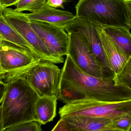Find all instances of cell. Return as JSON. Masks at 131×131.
<instances>
[{"label":"cell","mask_w":131,"mask_h":131,"mask_svg":"<svg viewBox=\"0 0 131 131\" xmlns=\"http://www.w3.org/2000/svg\"><path fill=\"white\" fill-rule=\"evenodd\" d=\"M61 69L60 88H68L86 97L109 102L131 100V89L121 85L115 75L109 78H97L86 74L67 55Z\"/></svg>","instance_id":"obj_1"},{"label":"cell","mask_w":131,"mask_h":131,"mask_svg":"<svg viewBox=\"0 0 131 131\" xmlns=\"http://www.w3.org/2000/svg\"><path fill=\"white\" fill-rule=\"evenodd\" d=\"M6 88L2 102L4 129L27 122L35 121V105L39 97L22 78L6 81Z\"/></svg>","instance_id":"obj_2"},{"label":"cell","mask_w":131,"mask_h":131,"mask_svg":"<svg viewBox=\"0 0 131 131\" xmlns=\"http://www.w3.org/2000/svg\"><path fill=\"white\" fill-rule=\"evenodd\" d=\"M76 15L103 25L131 28V0H79Z\"/></svg>","instance_id":"obj_3"},{"label":"cell","mask_w":131,"mask_h":131,"mask_svg":"<svg viewBox=\"0 0 131 131\" xmlns=\"http://www.w3.org/2000/svg\"><path fill=\"white\" fill-rule=\"evenodd\" d=\"M61 75V70L55 64L41 61L24 69L5 74L0 80L5 82L13 78H22L39 97H55L58 100Z\"/></svg>","instance_id":"obj_4"},{"label":"cell","mask_w":131,"mask_h":131,"mask_svg":"<svg viewBox=\"0 0 131 131\" xmlns=\"http://www.w3.org/2000/svg\"><path fill=\"white\" fill-rule=\"evenodd\" d=\"M128 113H131V100L109 102L87 98L65 104L58 111L61 118L82 116L112 119Z\"/></svg>","instance_id":"obj_5"},{"label":"cell","mask_w":131,"mask_h":131,"mask_svg":"<svg viewBox=\"0 0 131 131\" xmlns=\"http://www.w3.org/2000/svg\"><path fill=\"white\" fill-rule=\"evenodd\" d=\"M67 34L69 36L67 55L82 71L102 78H110L115 75L113 72L104 68L81 33L72 31Z\"/></svg>","instance_id":"obj_6"},{"label":"cell","mask_w":131,"mask_h":131,"mask_svg":"<svg viewBox=\"0 0 131 131\" xmlns=\"http://www.w3.org/2000/svg\"><path fill=\"white\" fill-rule=\"evenodd\" d=\"M2 14L5 20L29 44L34 53L42 60L55 64L64 62L63 57H55L49 52L32 27L25 13L5 8Z\"/></svg>","instance_id":"obj_7"},{"label":"cell","mask_w":131,"mask_h":131,"mask_svg":"<svg viewBox=\"0 0 131 131\" xmlns=\"http://www.w3.org/2000/svg\"><path fill=\"white\" fill-rule=\"evenodd\" d=\"M41 61L44 60L32 51L0 38L2 75L24 69Z\"/></svg>","instance_id":"obj_8"},{"label":"cell","mask_w":131,"mask_h":131,"mask_svg":"<svg viewBox=\"0 0 131 131\" xmlns=\"http://www.w3.org/2000/svg\"><path fill=\"white\" fill-rule=\"evenodd\" d=\"M29 23L49 52L55 57L67 55L69 36L63 27L39 21Z\"/></svg>","instance_id":"obj_9"},{"label":"cell","mask_w":131,"mask_h":131,"mask_svg":"<svg viewBox=\"0 0 131 131\" xmlns=\"http://www.w3.org/2000/svg\"><path fill=\"white\" fill-rule=\"evenodd\" d=\"M101 25V24L91 19L76 16L63 28L67 33L72 31L81 33L104 68L107 71L113 72L109 68L102 47L99 34V28Z\"/></svg>","instance_id":"obj_10"},{"label":"cell","mask_w":131,"mask_h":131,"mask_svg":"<svg viewBox=\"0 0 131 131\" xmlns=\"http://www.w3.org/2000/svg\"><path fill=\"white\" fill-rule=\"evenodd\" d=\"M102 47L110 69L115 75L119 74L131 58L122 53L108 36L102 25L99 30Z\"/></svg>","instance_id":"obj_11"},{"label":"cell","mask_w":131,"mask_h":131,"mask_svg":"<svg viewBox=\"0 0 131 131\" xmlns=\"http://www.w3.org/2000/svg\"><path fill=\"white\" fill-rule=\"evenodd\" d=\"M30 21H39L64 27L75 19L76 15L68 11L45 5L37 12L25 14Z\"/></svg>","instance_id":"obj_12"},{"label":"cell","mask_w":131,"mask_h":131,"mask_svg":"<svg viewBox=\"0 0 131 131\" xmlns=\"http://www.w3.org/2000/svg\"><path fill=\"white\" fill-rule=\"evenodd\" d=\"M103 29L118 49L131 57V35L129 28L125 27L103 25Z\"/></svg>","instance_id":"obj_13"},{"label":"cell","mask_w":131,"mask_h":131,"mask_svg":"<svg viewBox=\"0 0 131 131\" xmlns=\"http://www.w3.org/2000/svg\"><path fill=\"white\" fill-rule=\"evenodd\" d=\"M57 100L55 97H39L35 105V121L42 125L52 121L56 117Z\"/></svg>","instance_id":"obj_14"},{"label":"cell","mask_w":131,"mask_h":131,"mask_svg":"<svg viewBox=\"0 0 131 131\" xmlns=\"http://www.w3.org/2000/svg\"><path fill=\"white\" fill-rule=\"evenodd\" d=\"M79 128L81 131H93L105 127L112 119L87 116H68L61 118Z\"/></svg>","instance_id":"obj_15"},{"label":"cell","mask_w":131,"mask_h":131,"mask_svg":"<svg viewBox=\"0 0 131 131\" xmlns=\"http://www.w3.org/2000/svg\"><path fill=\"white\" fill-rule=\"evenodd\" d=\"M0 38L34 52L29 44L5 20L2 14L0 15Z\"/></svg>","instance_id":"obj_16"},{"label":"cell","mask_w":131,"mask_h":131,"mask_svg":"<svg viewBox=\"0 0 131 131\" xmlns=\"http://www.w3.org/2000/svg\"><path fill=\"white\" fill-rule=\"evenodd\" d=\"M46 0H20L15 4L14 10L18 12L27 11L35 13L41 9L46 4Z\"/></svg>","instance_id":"obj_17"},{"label":"cell","mask_w":131,"mask_h":131,"mask_svg":"<svg viewBox=\"0 0 131 131\" xmlns=\"http://www.w3.org/2000/svg\"><path fill=\"white\" fill-rule=\"evenodd\" d=\"M105 127L122 131H131V113H126L113 118Z\"/></svg>","instance_id":"obj_18"},{"label":"cell","mask_w":131,"mask_h":131,"mask_svg":"<svg viewBox=\"0 0 131 131\" xmlns=\"http://www.w3.org/2000/svg\"><path fill=\"white\" fill-rule=\"evenodd\" d=\"M86 97L81 93L70 88L59 89L58 100L65 104L85 99Z\"/></svg>","instance_id":"obj_19"},{"label":"cell","mask_w":131,"mask_h":131,"mask_svg":"<svg viewBox=\"0 0 131 131\" xmlns=\"http://www.w3.org/2000/svg\"><path fill=\"white\" fill-rule=\"evenodd\" d=\"M41 125L37 122L32 121L10 126L2 131H42Z\"/></svg>","instance_id":"obj_20"},{"label":"cell","mask_w":131,"mask_h":131,"mask_svg":"<svg viewBox=\"0 0 131 131\" xmlns=\"http://www.w3.org/2000/svg\"><path fill=\"white\" fill-rule=\"evenodd\" d=\"M115 77L118 84L131 89V58L121 71Z\"/></svg>","instance_id":"obj_21"},{"label":"cell","mask_w":131,"mask_h":131,"mask_svg":"<svg viewBox=\"0 0 131 131\" xmlns=\"http://www.w3.org/2000/svg\"><path fill=\"white\" fill-rule=\"evenodd\" d=\"M51 131H81L78 128L61 118Z\"/></svg>","instance_id":"obj_22"},{"label":"cell","mask_w":131,"mask_h":131,"mask_svg":"<svg viewBox=\"0 0 131 131\" xmlns=\"http://www.w3.org/2000/svg\"><path fill=\"white\" fill-rule=\"evenodd\" d=\"M67 2V0H46V4L54 8H61L64 9V4Z\"/></svg>","instance_id":"obj_23"},{"label":"cell","mask_w":131,"mask_h":131,"mask_svg":"<svg viewBox=\"0 0 131 131\" xmlns=\"http://www.w3.org/2000/svg\"><path fill=\"white\" fill-rule=\"evenodd\" d=\"M19 1L20 0H0V4L4 8H5L14 5Z\"/></svg>","instance_id":"obj_24"},{"label":"cell","mask_w":131,"mask_h":131,"mask_svg":"<svg viewBox=\"0 0 131 131\" xmlns=\"http://www.w3.org/2000/svg\"><path fill=\"white\" fill-rule=\"evenodd\" d=\"M6 88V83L0 80V106L1 105Z\"/></svg>","instance_id":"obj_25"},{"label":"cell","mask_w":131,"mask_h":131,"mask_svg":"<svg viewBox=\"0 0 131 131\" xmlns=\"http://www.w3.org/2000/svg\"><path fill=\"white\" fill-rule=\"evenodd\" d=\"M4 129L3 127V121H2V108L1 106H0V131Z\"/></svg>","instance_id":"obj_26"},{"label":"cell","mask_w":131,"mask_h":131,"mask_svg":"<svg viewBox=\"0 0 131 131\" xmlns=\"http://www.w3.org/2000/svg\"><path fill=\"white\" fill-rule=\"evenodd\" d=\"M93 131H122L120 130L117 129H114V128H110L104 127L96 130Z\"/></svg>","instance_id":"obj_27"},{"label":"cell","mask_w":131,"mask_h":131,"mask_svg":"<svg viewBox=\"0 0 131 131\" xmlns=\"http://www.w3.org/2000/svg\"><path fill=\"white\" fill-rule=\"evenodd\" d=\"M4 9V8L1 6V4H0V15L2 14Z\"/></svg>","instance_id":"obj_28"},{"label":"cell","mask_w":131,"mask_h":131,"mask_svg":"<svg viewBox=\"0 0 131 131\" xmlns=\"http://www.w3.org/2000/svg\"><path fill=\"white\" fill-rule=\"evenodd\" d=\"M3 75V72H2V70L1 68V64H0V77L1 76Z\"/></svg>","instance_id":"obj_29"}]
</instances>
